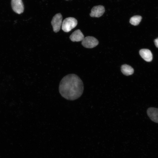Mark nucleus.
Listing matches in <instances>:
<instances>
[{
  "instance_id": "nucleus-2",
  "label": "nucleus",
  "mask_w": 158,
  "mask_h": 158,
  "mask_svg": "<svg viewBox=\"0 0 158 158\" xmlns=\"http://www.w3.org/2000/svg\"><path fill=\"white\" fill-rule=\"evenodd\" d=\"M77 20L73 17H69L64 19L62 24L61 28L66 32H68L77 25Z\"/></svg>"
},
{
  "instance_id": "nucleus-5",
  "label": "nucleus",
  "mask_w": 158,
  "mask_h": 158,
  "mask_svg": "<svg viewBox=\"0 0 158 158\" xmlns=\"http://www.w3.org/2000/svg\"><path fill=\"white\" fill-rule=\"evenodd\" d=\"M11 5L13 11L16 13L20 14L24 10V6L22 0H11Z\"/></svg>"
},
{
  "instance_id": "nucleus-8",
  "label": "nucleus",
  "mask_w": 158,
  "mask_h": 158,
  "mask_svg": "<svg viewBox=\"0 0 158 158\" xmlns=\"http://www.w3.org/2000/svg\"><path fill=\"white\" fill-rule=\"evenodd\" d=\"M84 38V35L79 29L75 30L70 36V39L73 42L82 41Z\"/></svg>"
},
{
  "instance_id": "nucleus-7",
  "label": "nucleus",
  "mask_w": 158,
  "mask_h": 158,
  "mask_svg": "<svg viewBox=\"0 0 158 158\" xmlns=\"http://www.w3.org/2000/svg\"><path fill=\"white\" fill-rule=\"evenodd\" d=\"M147 112L148 116L152 121L158 123V108H149L147 109Z\"/></svg>"
},
{
  "instance_id": "nucleus-10",
  "label": "nucleus",
  "mask_w": 158,
  "mask_h": 158,
  "mask_svg": "<svg viewBox=\"0 0 158 158\" xmlns=\"http://www.w3.org/2000/svg\"><path fill=\"white\" fill-rule=\"evenodd\" d=\"M121 70L122 73L126 76L132 75L134 71V69L132 67L126 64L122 65Z\"/></svg>"
},
{
  "instance_id": "nucleus-3",
  "label": "nucleus",
  "mask_w": 158,
  "mask_h": 158,
  "mask_svg": "<svg viewBox=\"0 0 158 158\" xmlns=\"http://www.w3.org/2000/svg\"><path fill=\"white\" fill-rule=\"evenodd\" d=\"M62 16L60 13H58L53 17L51 24L54 32H59L61 28L62 24Z\"/></svg>"
},
{
  "instance_id": "nucleus-11",
  "label": "nucleus",
  "mask_w": 158,
  "mask_h": 158,
  "mask_svg": "<svg viewBox=\"0 0 158 158\" xmlns=\"http://www.w3.org/2000/svg\"><path fill=\"white\" fill-rule=\"evenodd\" d=\"M142 19L141 16L139 15L134 16L131 17L130 20V23L133 25H138Z\"/></svg>"
},
{
  "instance_id": "nucleus-4",
  "label": "nucleus",
  "mask_w": 158,
  "mask_h": 158,
  "mask_svg": "<svg viewBox=\"0 0 158 158\" xmlns=\"http://www.w3.org/2000/svg\"><path fill=\"white\" fill-rule=\"evenodd\" d=\"M99 43L97 40L92 36H88L82 41V44L85 47L92 48L97 46Z\"/></svg>"
},
{
  "instance_id": "nucleus-1",
  "label": "nucleus",
  "mask_w": 158,
  "mask_h": 158,
  "mask_svg": "<svg viewBox=\"0 0 158 158\" xmlns=\"http://www.w3.org/2000/svg\"><path fill=\"white\" fill-rule=\"evenodd\" d=\"M84 90L83 82L80 78L74 74L65 76L60 82L59 91L61 96L66 99L75 100L82 95Z\"/></svg>"
},
{
  "instance_id": "nucleus-12",
  "label": "nucleus",
  "mask_w": 158,
  "mask_h": 158,
  "mask_svg": "<svg viewBox=\"0 0 158 158\" xmlns=\"http://www.w3.org/2000/svg\"><path fill=\"white\" fill-rule=\"evenodd\" d=\"M154 42L156 47L158 48V38L154 40Z\"/></svg>"
},
{
  "instance_id": "nucleus-9",
  "label": "nucleus",
  "mask_w": 158,
  "mask_h": 158,
  "mask_svg": "<svg viewBox=\"0 0 158 158\" xmlns=\"http://www.w3.org/2000/svg\"><path fill=\"white\" fill-rule=\"evenodd\" d=\"M139 54L141 57L146 61H151L152 59V54L151 51L147 49H142L140 50Z\"/></svg>"
},
{
  "instance_id": "nucleus-6",
  "label": "nucleus",
  "mask_w": 158,
  "mask_h": 158,
  "mask_svg": "<svg viewBox=\"0 0 158 158\" xmlns=\"http://www.w3.org/2000/svg\"><path fill=\"white\" fill-rule=\"evenodd\" d=\"M105 11L104 7L103 6H95L91 9L90 16L92 17H99L103 15Z\"/></svg>"
},
{
  "instance_id": "nucleus-13",
  "label": "nucleus",
  "mask_w": 158,
  "mask_h": 158,
  "mask_svg": "<svg viewBox=\"0 0 158 158\" xmlns=\"http://www.w3.org/2000/svg\"></svg>"
}]
</instances>
